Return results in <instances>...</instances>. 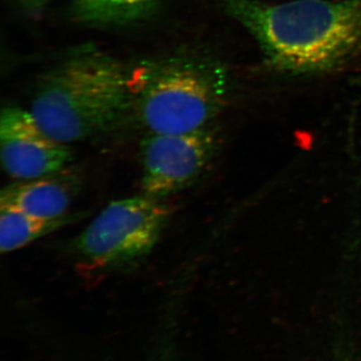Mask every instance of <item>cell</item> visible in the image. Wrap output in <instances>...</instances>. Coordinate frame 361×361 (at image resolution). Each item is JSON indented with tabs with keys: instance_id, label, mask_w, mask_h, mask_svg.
Masks as SVG:
<instances>
[{
	"instance_id": "obj_1",
	"label": "cell",
	"mask_w": 361,
	"mask_h": 361,
	"mask_svg": "<svg viewBox=\"0 0 361 361\" xmlns=\"http://www.w3.org/2000/svg\"><path fill=\"white\" fill-rule=\"evenodd\" d=\"M221 2L282 73H324L361 54V0Z\"/></svg>"
},
{
	"instance_id": "obj_8",
	"label": "cell",
	"mask_w": 361,
	"mask_h": 361,
	"mask_svg": "<svg viewBox=\"0 0 361 361\" xmlns=\"http://www.w3.org/2000/svg\"><path fill=\"white\" fill-rule=\"evenodd\" d=\"M158 0H73V20L87 25H116L135 23L148 16Z\"/></svg>"
},
{
	"instance_id": "obj_3",
	"label": "cell",
	"mask_w": 361,
	"mask_h": 361,
	"mask_svg": "<svg viewBox=\"0 0 361 361\" xmlns=\"http://www.w3.org/2000/svg\"><path fill=\"white\" fill-rule=\"evenodd\" d=\"M227 94V75L217 63L200 56H173L144 71L135 102L149 134H183L208 127Z\"/></svg>"
},
{
	"instance_id": "obj_7",
	"label": "cell",
	"mask_w": 361,
	"mask_h": 361,
	"mask_svg": "<svg viewBox=\"0 0 361 361\" xmlns=\"http://www.w3.org/2000/svg\"><path fill=\"white\" fill-rule=\"evenodd\" d=\"M80 188L78 171L66 167L51 174L8 185L0 194V205L14 207L37 217L56 219L66 215Z\"/></svg>"
},
{
	"instance_id": "obj_5",
	"label": "cell",
	"mask_w": 361,
	"mask_h": 361,
	"mask_svg": "<svg viewBox=\"0 0 361 361\" xmlns=\"http://www.w3.org/2000/svg\"><path fill=\"white\" fill-rule=\"evenodd\" d=\"M217 148L209 127L183 134H149L141 142L142 190L164 199L201 175Z\"/></svg>"
},
{
	"instance_id": "obj_9",
	"label": "cell",
	"mask_w": 361,
	"mask_h": 361,
	"mask_svg": "<svg viewBox=\"0 0 361 361\" xmlns=\"http://www.w3.org/2000/svg\"><path fill=\"white\" fill-rule=\"evenodd\" d=\"M68 222V215L56 219H45L14 207L0 205V251L6 254L18 250Z\"/></svg>"
},
{
	"instance_id": "obj_2",
	"label": "cell",
	"mask_w": 361,
	"mask_h": 361,
	"mask_svg": "<svg viewBox=\"0 0 361 361\" xmlns=\"http://www.w3.org/2000/svg\"><path fill=\"white\" fill-rule=\"evenodd\" d=\"M133 99L122 63L103 52L87 51L42 75L28 111L49 137L68 145L109 129Z\"/></svg>"
},
{
	"instance_id": "obj_6",
	"label": "cell",
	"mask_w": 361,
	"mask_h": 361,
	"mask_svg": "<svg viewBox=\"0 0 361 361\" xmlns=\"http://www.w3.org/2000/svg\"><path fill=\"white\" fill-rule=\"evenodd\" d=\"M0 157L7 174L28 180L68 167L73 152L49 137L30 111L8 106L0 116Z\"/></svg>"
},
{
	"instance_id": "obj_4",
	"label": "cell",
	"mask_w": 361,
	"mask_h": 361,
	"mask_svg": "<svg viewBox=\"0 0 361 361\" xmlns=\"http://www.w3.org/2000/svg\"><path fill=\"white\" fill-rule=\"evenodd\" d=\"M173 209L145 194L111 202L75 240L78 271L103 273L144 257L158 243Z\"/></svg>"
},
{
	"instance_id": "obj_10",
	"label": "cell",
	"mask_w": 361,
	"mask_h": 361,
	"mask_svg": "<svg viewBox=\"0 0 361 361\" xmlns=\"http://www.w3.org/2000/svg\"><path fill=\"white\" fill-rule=\"evenodd\" d=\"M47 1L49 0H20L21 6L32 13H39Z\"/></svg>"
}]
</instances>
